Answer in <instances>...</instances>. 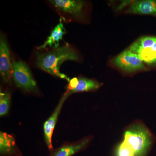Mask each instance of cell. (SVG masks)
Wrapping results in <instances>:
<instances>
[{"label":"cell","instance_id":"obj_9","mask_svg":"<svg viewBox=\"0 0 156 156\" xmlns=\"http://www.w3.org/2000/svg\"><path fill=\"white\" fill-rule=\"evenodd\" d=\"M67 92L70 95L73 93L88 92L96 90L100 87L97 81L87 78H73L69 81Z\"/></svg>","mask_w":156,"mask_h":156},{"label":"cell","instance_id":"obj_13","mask_svg":"<svg viewBox=\"0 0 156 156\" xmlns=\"http://www.w3.org/2000/svg\"><path fill=\"white\" fill-rule=\"evenodd\" d=\"M135 54L147 64H156V41L152 46L138 51Z\"/></svg>","mask_w":156,"mask_h":156},{"label":"cell","instance_id":"obj_14","mask_svg":"<svg viewBox=\"0 0 156 156\" xmlns=\"http://www.w3.org/2000/svg\"><path fill=\"white\" fill-rule=\"evenodd\" d=\"M11 95L9 92L0 93V116L3 117L9 113L11 105Z\"/></svg>","mask_w":156,"mask_h":156},{"label":"cell","instance_id":"obj_4","mask_svg":"<svg viewBox=\"0 0 156 156\" xmlns=\"http://www.w3.org/2000/svg\"><path fill=\"white\" fill-rule=\"evenodd\" d=\"M13 64L11 63L10 51L5 37H0V73L3 82L11 84L13 80Z\"/></svg>","mask_w":156,"mask_h":156},{"label":"cell","instance_id":"obj_3","mask_svg":"<svg viewBox=\"0 0 156 156\" xmlns=\"http://www.w3.org/2000/svg\"><path fill=\"white\" fill-rule=\"evenodd\" d=\"M13 80L16 87L28 93L36 92L37 86L30 69L24 62L14 61Z\"/></svg>","mask_w":156,"mask_h":156},{"label":"cell","instance_id":"obj_5","mask_svg":"<svg viewBox=\"0 0 156 156\" xmlns=\"http://www.w3.org/2000/svg\"><path fill=\"white\" fill-rule=\"evenodd\" d=\"M114 62L121 69L128 72L145 69L143 62L139 56L129 50L123 51L117 56Z\"/></svg>","mask_w":156,"mask_h":156},{"label":"cell","instance_id":"obj_8","mask_svg":"<svg viewBox=\"0 0 156 156\" xmlns=\"http://www.w3.org/2000/svg\"><path fill=\"white\" fill-rule=\"evenodd\" d=\"M90 141V137H85L77 142L65 143L51 152L50 156H72L85 148Z\"/></svg>","mask_w":156,"mask_h":156},{"label":"cell","instance_id":"obj_2","mask_svg":"<svg viewBox=\"0 0 156 156\" xmlns=\"http://www.w3.org/2000/svg\"><path fill=\"white\" fill-rule=\"evenodd\" d=\"M124 141L133 150L135 156H146L151 144V136L144 126L136 124L126 131Z\"/></svg>","mask_w":156,"mask_h":156},{"label":"cell","instance_id":"obj_1","mask_svg":"<svg viewBox=\"0 0 156 156\" xmlns=\"http://www.w3.org/2000/svg\"><path fill=\"white\" fill-rule=\"evenodd\" d=\"M36 65L40 69L53 76L69 82V78L60 72V66L68 60L78 61L79 57L75 51L69 45L58 47L46 53L37 52Z\"/></svg>","mask_w":156,"mask_h":156},{"label":"cell","instance_id":"obj_10","mask_svg":"<svg viewBox=\"0 0 156 156\" xmlns=\"http://www.w3.org/2000/svg\"><path fill=\"white\" fill-rule=\"evenodd\" d=\"M0 154L2 156H20L22 155L13 136L3 132H0Z\"/></svg>","mask_w":156,"mask_h":156},{"label":"cell","instance_id":"obj_11","mask_svg":"<svg viewBox=\"0 0 156 156\" xmlns=\"http://www.w3.org/2000/svg\"><path fill=\"white\" fill-rule=\"evenodd\" d=\"M127 12L135 14H151L156 16V1H136L131 5Z\"/></svg>","mask_w":156,"mask_h":156},{"label":"cell","instance_id":"obj_6","mask_svg":"<svg viewBox=\"0 0 156 156\" xmlns=\"http://www.w3.org/2000/svg\"><path fill=\"white\" fill-rule=\"evenodd\" d=\"M69 95V94L67 91L66 93H65L64 95L61 98L52 114L44 123L43 128L45 142L50 152H52L53 151L52 138L53 131L65 101Z\"/></svg>","mask_w":156,"mask_h":156},{"label":"cell","instance_id":"obj_15","mask_svg":"<svg viewBox=\"0 0 156 156\" xmlns=\"http://www.w3.org/2000/svg\"><path fill=\"white\" fill-rule=\"evenodd\" d=\"M116 154V156H135L133 150L124 141L118 146Z\"/></svg>","mask_w":156,"mask_h":156},{"label":"cell","instance_id":"obj_12","mask_svg":"<svg viewBox=\"0 0 156 156\" xmlns=\"http://www.w3.org/2000/svg\"><path fill=\"white\" fill-rule=\"evenodd\" d=\"M66 34L63 23L61 21L55 27L51 32L47 41L43 45L37 48L39 50H44L48 48H56L58 47L59 41L62 39V37Z\"/></svg>","mask_w":156,"mask_h":156},{"label":"cell","instance_id":"obj_7","mask_svg":"<svg viewBox=\"0 0 156 156\" xmlns=\"http://www.w3.org/2000/svg\"><path fill=\"white\" fill-rule=\"evenodd\" d=\"M50 2L58 11L76 17L82 16L84 3L82 1L52 0Z\"/></svg>","mask_w":156,"mask_h":156}]
</instances>
